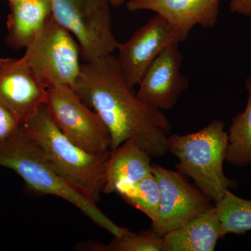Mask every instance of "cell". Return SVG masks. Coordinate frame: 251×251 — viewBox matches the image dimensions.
I'll return each mask as SVG.
<instances>
[{
    "label": "cell",
    "instance_id": "obj_22",
    "mask_svg": "<svg viewBox=\"0 0 251 251\" xmlns=\"http://www.w3.org/2000/svg\"><path fill=\"white\" fill-rule=\"evenodd\" d=\"M111 5L114 7H118L125 3V0H110Z\"/></svg>",
    "mask_w": 251,
    "mask_h": 251
},
{
    "label": "cell",
    "instance_id": "obj_1",
    "mask_svg": "<svg viewBox=\"0 0 251 251\" xmlns=\"http://www.w3.org/2000/svg\"><path fill=\"white\" fill-rule=\"evenodd\" d=\"M73 89L108 127L112 137L110 150L132 139L151 158L169 152L171 122L162 110L138 100L112 54L82 64Z\"/></svg>",
    "mask_w": 251,
    "mask_h": 251
},
{
    "label": "cell",
    "instance_id": "obj_19",
    "mask_svg": "<svg viewBox=\"0 0 251 251\" xmlns=\"http://www.w3.org/2000/svg\"><path fill=\"white\" fill-rule=\"evenodd\" d=\"M163 246V237L152 229L139 233L127 229L120 237H114L108 245L98 244L93 249L100 251H161Z\"/></svg>",
    "mask_w": 251,
    "mask_h": 251
},
{
    "label": "cell",
    "instance_id": "obj_21",
    "mask_svg": "<svg viewBox=\"0 0 251 251\" xmlns=\"http://www.w3.org/2000/svg\"><path fill=\"white\" fill-rule=\"evenodd\" d=\"M229 9L235 14L251 17V0H230Z\"/></svg>",
    "mask_w": 251,
    "mask_h": 251
},
{
    "label": "cell",
    "instance_id": "obj_9",
    "mask_svg": "<svg viewBox=\"0 0 251 251\" xmlns=\"http://www.w3.org/2000/svg\"><path fill=\"white\" fill-rule=\"evenodd\" d=\"M175 41L179 42L174 28L166 18L156 14L129 40L120 44L117 62L130 88L138 85L150 64Z\"/></svg>",
    "mask_w": 251,
    "mask_h": 251
},
{
    "label": "cell",
    "instance_id": "obj_2",
    "mask_svg": "<svg viewBox=\"0 0 251 251\" xmlns=\"http://www.w3.org/2000/svg\"><path fill=\"white\" fill-rule=\"evenodd\" d=\"M0 166L17 173L34 193L57 196L71 203L113 237H120L127 230L117 226L93 200L54 171L40 145L24 126L0 143Z\"/></svg>",
    "mask_w": 251,
    "mask_h": 251
},
{
    "label": "cell",
    "instance_id": "obj_17",
    "mask_svg": "<svg viewBox=\"0 0 251 251\" xmlns=\"http://www.w3.org/2000/svg\"><path fill=\"white\" fill-rule=\"evenodd\" d=\"M116 192L128 203L156 222L159 214L161 191L153 173L133 184L124 185Z\"/></svg>",
    "mask_w": 251,
    "mask_h": 251
},
{
    "label": "cell",
    "instance_id": "obj_6",
    "mask_svg": "<svg viewBox=\"0 0 251 251\" xmlns=\"http://www.w3.org/2000/svg\"><path fill=\"white\" fill-rule=\"evenodd\" d=\"M52 16L78 42L85 62L111 54L120 43L112 31L110 0H50Z\"/></svg>",
    "mask_w": 251,
    "mask_h": 251
},
{
    "label": "cell",
    "instance_id": "obj_18",
    "mask_svg": "<svg viewBox=\"0 0 251 251\" xmlns=\"http://www.w3.org/2000/svg\"><path fill=\"white\" fill-rule=\"evenodd\" d=\"M215 207L225 236L251 230V201L238 197L229 190Z\"/></svg>",
    "mask_w": 251,
    "mask_h": 251
},
{
    "label": "cell",
    "instance_id": "obj_3",
    "mask_svg": "<svg viewBox=\"0 0 251 251\" xmlns=\"http://www.w3.org/2000/svg\"><path fill=\"white\" fill-rule=\"evenodd\" d=\"M224 127V122L215 120L197 132L169 135L168 140V151L179 161L176 165L178 171L191 178L215 203L237 185L224 171L228 148V133Z\"/></svg>",
    "mask_w": 251,
    "mask_h": 251
},
{
    "label": "cell",
    "instance_id": "obj_11",
    "mask_svg": "<svg viewBox=\"0 0 251 251\" xmlns=\"http://www.w3.org/2000/svg\"><path fill=\"white\" fill-rule=\"evenodd\" d=\"M47 100L46 90L23 57H0V103L25 125Z\"/></svg>",
    "mask_w": 251,
    "mask_h": 251
},
{
    "label": "cell",
    "instance_id": "obj_14",
    "mask_svg": "<svg viewBox=\"0 0 251 251\" xmlns=\"http://www.w3.org/2000/svg\"><path fill=\"white\" fill-rule=\"evenodd\" d=\"M151 158L135 140H127L111 150L105 171L104 193L116 192L124 185L133 184L151 172Z\"/></svg>",
    "mask_w": 251,
    "mask_h": 251
},
{
    "label": "cell",
    "instance_id": "obj_5",
    "mask_svg": "<svg viewBox=\"0 0 251 251\" xmlns=\"http://www.w3.org/2000/svg\"><path fill=\"white\" fill-rule=\"evenodd\" d=\"M80 46L51 14L42 30L26 48L23 58L46 90L72 88L80 74Z\"/></svg>",
    "mask_w": 251,
    "mask_h": 251
},
{
    "label": "cell",
    "instance_id": "obj_15",
    "mask_svg": "<svg viewBox=\"0 0 251 251\" xmlns=\"http://www.w3.org/2000/svg\"><path fill=\"white\" fill-rule=\"evenodd\" d=\"M6 43L15 50L26 49L42 30L52 14L50 0H16L9 2Z\"/></svg>",
    "mask_w": 251,
    "mask_h": 251
},
{
    "label": "cell",
    "instance_id": "obj_7",
    "mask_svg": "<svg viewBox=\"0 0 251 251\" xmlns=\"http://www.w3.org/2000/svg\"><path fill=\"white\" fill-rule=\"evenodd\" d=\"M45 104L52 121L73 143L92 153L110 151L112 137L108 127L72 87L49 89Z\"/></svg>",
    "mask_w": 251,
    "mask_h": 251
},
{
    "label": "cell",
    "instance_id": "obj_8",
    "mask_svg": "<svg viewBox=\"0 0 251 251\" xmlns=\"http://www.w3.org/2000/svg\"><path fill=\"white\" fill-rule=\"evenodd\" d=\"M161 191L159 214L151 229L160 237L179 228L190 220L213 207L211 200L190 184L180 172L151 165Z\"/></svg>",
    "mask_w": 251,
    "mask_h": 251
},
{
    "label": "cell",
    "instance_id": "obj_23",
    "mask_svg": "<svg viewBox=\"0 0 251 251\" xmlns=\"http://www.w3.org/2000/svg\"><path fill=\"white\" fill-rule=\"evenodd\" d=\"M7 1H9V2H11V1H16V0H7Z\"/></svg>",
    "mask_w": 251,
    "mask_h": 251
},
{
    "label": "cell",
    "instance_id": "obj_4",
    "mask_svg": "<svg viewBox=\"0 0 251 251\" xmlns=\"http://www.w3.org/2000/svg\"><path fill=\"white\" fill-rule=\"evenodd\" d=\"M23 126L40 145L54 171L94 202H99L105 184V171L111 150L97 154L73 143L52 121L46 104Z\"/></svg>",
    "mask_w": 251,
    "mask_h": 251
},
{
    "label": "cell",
    "instance_id": "obj_20",
    "mask_svg": "<svg viewBox=\"0 0 251 251\" xmlns=\"http://www.w3.org/2000/svg\"><path fill=\"white\" fill-rule=\"evenodd\" d=\"M21 125L16 115L0 103V143L8 139Z\"/></svg>",
    "mask_w": 251,
    "mask_h": 251
},
{
    "label": "cell",
    "instance_id": "obj_16",
    "mask_svg": "<svg viewBox=\"0 0 251 251\" xmlns=\"http://www.w3.org/2000/svg\"><path fill=\"white\" fill-rule=\"evenodd\" d=\"M249 97L245 110L232 119L228 132L226 161L230 166L243 168L251 165V74L246 81Z\"/></svg>",
    "mask_w": 251,
    "mask_h": 251
},
{
    "label": "cell",
    "instance_id": "obj_13",
    "mask_svg": "<svg viewBox=\"0 0 251 251\" xmlns=\"http://www.w3.org/2000/svg\"><path fill=\"white\" fill-rule=\"evenodd\" d=\"M224 237L214 206L165 234L162 251H213Z\"/></svg>",
    "mask_w": 251,
    "mask_h": 251
},
{
    "label": "cell",
    "instance_id": "obj_12",
    "mask_svg": "<svg viewBox=\"0 0 251 251\" xmlns=\"http://www.w3.org/2000/svg\"><path fill=\"white\" fill-rule=\"evenodd\" d=\"M221 0H129V11L148 10L161 15L176 31L179 42L187 39L193 27L204 29L215 26Z\"/></svg>",
    "mask_w": 251,
    "mask_h": 251
},
{
    "label": "cell",
    "instance_id": "obj_10",
    "mask_svg": "<svg viewBox=\"0 0 251 251\" xmlns=\"http://www.w3.org/2000/svg\"><path fill=\"white\" fill-rule=\"evenodd\" d=\"M175 41L158 54L147 69L135 94L142 103L161 110L174 108L180 95L188 87L181 72L183 54Z\"/></svg>",
    "mask_w": 251,
    "mask_h": 251
}]
</instances>
